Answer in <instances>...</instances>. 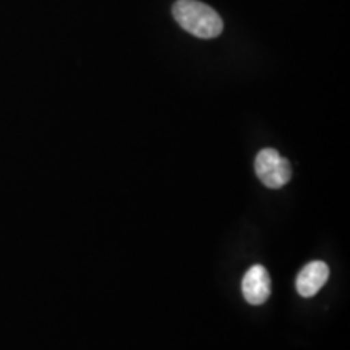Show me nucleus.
Instances as JSON below:
<instances>
[{
    "mask_svg": "<svg viewBox=\"0 0 350 350\" xmlns=\"http://www.w3.org/2000/svg\"><path fill=\"white\" fill-rule=\"evenodd\" d=\"M175 21L200 39H213L222 33V18L216 10L198 0H177L172 7Z\"/></svg>",
    "mask_w": 350,
    "mask_h": 350,
    "instance_id": "1",
    "label": "nucleus"
},
{
    "mask_svg": "<svg viewBox=\"0 0 350 350\" xmlns=\"http://www.w3.org/2000/svg\"><path fill=\"white\" fill-rule=\"evenodd\" d=\"M255 172L268 188H282L292 178V167L288 161L271 148L258 152Z\"/></svg>",
    "mask_w": 350,
    "mask_h": 350,
    "instance_id": "2",
    "label": "nucleus"
},
{
    "mask_svg": "<svg viewBox=\"0 0 350 350\" xmlns=\"http://www.w3.org/2000/svg\"><path fill=\"white\" fill-rule=\"evenodd\" d=\"M242 292L245 300L250 305H261L271 294V279L265 266L255 265L245 274L242 281Z\"/></svg>",
    "mask_w": 350,
    "mask_h": 350,
    "instance_id": "3",
    "label": "nucleus"
},
{
    "mask_svg": "<svg viewBox=\"0 0 350 350\" xmlns=\"http://www.w3.org/2000/svg\"><path fill=\"white\" fill-rule=\"evenodd\" d=\"M329 278V268L323 261H312L300 271L297 275V292L301 297H313L318 291L325 286Z\"/></svg>",
    "mask_w": 350,
    "mask_h": 350,
    "instance_id": "4",
    "label": "nucleus"
}]
</instances>
